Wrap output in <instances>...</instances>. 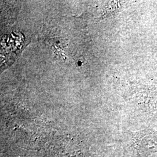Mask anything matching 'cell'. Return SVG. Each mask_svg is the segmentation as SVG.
<instances>
[{
  "label": "cell",
  "mask_w": 157,
  "mask_h": 157,
  "mask_svg": "<svg viewBox=\"0 0 157 157\" xmlns=\"http://www.w3.org/2000/svg\"><path fill=\"white\" fill-rule=\"evenodd\" d=\"M78 66H80V65H81V62L79 61V62H78Z\"/></svg>",
  "instance_id": "1"
}]
</instances>
